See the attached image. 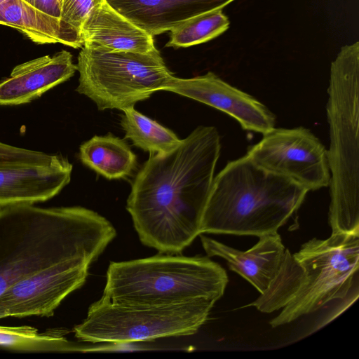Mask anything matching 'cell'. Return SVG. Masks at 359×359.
<instances>
[{"mask_svg":"<svg viewBox=\"0 0 359 359\" xmlns=\"http://www.w3.org/2000/svg\"><path fill=\"white\" fill-rule=\"evenodd\" d=\"M220 149L217 128L201 126L171 151L149 154L126 202L143 245L180 254L201 234Z\"/></svg>","mask_w":359,"mask_h":359,"instance_id":"6da1fadb","label":"cell"},{"mask_svg":"<svg viewBox=\"0 0 359 359\" xmlns=\"http://www.w3.org/2000/svg\"><path fill=\"white\" fill-rule=\"evenodd\" d=\"M116 235L109 221L83 207L0 206V294L55 264L77 258L93 262Z\"/></svg>","mask_w":359,"mask_h":359,"instance_id":"7a4b0ae2","label":"cell"},{"mask_svg":"<svg viewBox=\"0 0 359 359\" xmlns=\"http://www.w3.org/2000/svg\"><path fill=\"white\" fill-rule=\"evenodd\" d=\"M359 236L332 233L313 238L291 254L286 249L279 271L268 289L249 306L263 313L281 309L273 327L291 323L343 300L358 284Z\"/></svg>","mask_w":359,"mask_h":359,"instance_id":"3957f363","label":"cell"},{"mask_svg":"<svg viewBox=\"0 0 359 359\" xmlns=\"http://www.w3.org/2000/svg\"><path fill=\"white\" fill-rule=\"evenodd\" d=\"M308 191L257 165L246 155L229 161L214 177L201 233L262 236L277 233Z\"/></svg>","mask_w":359,"mask_h":359,"instance_id":"277c9868","label":"cell"},{"mask_svg":"<svg viewBox=\"0 0 359 359\" xmlns=\"http://www.w3.org/2000/svg\"><path fill=\"white\" fill-rule=\"evenodd\" d=\"M326 106L332 233L359 236V42L343 46L330 67Z\"/></svg>","mask_w":359,"mask_h":359,"instance_id":"5b68a950","label":"cell"},{"mask_svg":"<svg viewBox=\"0 0 359 359\" xmlns=\"http://www.w3.org/2000/svg\"><path fill=\"white\" fill-rule=\"evenodd\" d=\"M227 283L225 270L207 257L159 254L111 262L102 297L114 303L143 306L217 302Z\"/></svg>","mask_w":359,"mask_h":359,"instance_id":"8992f818","label":"cell"},{"mask_svg":"<svg viewBox=\"0 0 359 359\" xmlns=\"http://www.w3.org/2000/svg\"><path fill=\"white\" fill-rule=\"evenodd\" d=\"M216 302L143 306L117 304L101 298L93 303L74 332L81 341L135 343L157 338L195 334L208 320Z\"/></svg>","mask_w":359,"mask_h":359,"instance_id":"52a82bcc","label":"cell"},{"mask_svg":"<svg viewBox=\"0 0 359 359\" xmlns=\"http://www.w3.org/2000/svg\"><path fill=\"white\" fill-rule=\"evenodd\" d=\"M76 90L92 100L99 110L134 107L163 90L173 76L158 50L144 53L113 51L83 44L78 56Z\"/></svg>","mask_w":359,"mask_h":359,"instance_id":"ba28073f","label":"cell"},{"mask_svg":"<svg viewBox=\"0 0 359 359\" xmlns=\"http://www.w3.org/2000/svg\"><path fill=\"white\" fill-rule=\"evenodd\" d=\"M246 156L259 167L309 191L329 186L327 150L307 128H273L250 147Z\"/></svg>","mask_w":359,"mask_h":359,"instance_id":"9c48e42d","label":"cell"},{"mask_svg":"<svg viewBox=\"0 0 359 359\" xmlns=\"http://www.w3.org/2000/svg\"><path fill=\"white\" fill-rule=\"evenodd\" d=\"M92 263L69 259L13 283L0 294V319L52 316L65 297L83 286Z\"/></svg>","mask_w":359,"mask_h":359,"instance_id":"30bf717a","label":"cell"},{"mask_svg":"<svg viewBox=\"0 0 359 359\" xmlns=\"http://www.w3.org/2000/svg\"><path fill=\"white\" fill-rule=\"evenodd\" d=\"M163 90L181 95L222 111L234 118L246 130L264 135L275 128V116L264 104L212 72L189 79L172 76Z\"/></svg>","mask_w":359,"mask_h":359,"instance_id":"8fae6325","label":"cell"},{"mask_svg":"<svg viewBox=\"0 0 359 359\" xmlns=\"http://www.w3.org/2000/svg\"><path fill=\"white\" fill-rule=\"evenodd\" d=\"M72 164L60 154L0 165V206L46 201L71 180Z\"/></svg>","mask_w":359,"mask_h":359,"instance_id":"7c38bea8","label":"cell"},{"mask_svg":"<svg viewBox=\"0 0 359 359\" xmlns=\"http://www.w3.org/2000/svg\"><path fill=\"white\" fill-rule=\"evenodd\" d=\"M76 71L72 55L65 50L18 65L9 77L0 81V104L29 103L70 79Z\"/></svg>","mask_w":359,"mask_h":359,"instance_id":"4fadbf2b","label":"cell"},{"mask_svg":"<svg viewBox=\"0 0 359 359\" xmlns=\"http://www.w3.org/2000/svg\"><path fill=\"white\" fill-rule=\"evenodd\" d=\"M199 236L208 257L225 259L231 270L250 282L260 294L277 275L286 250L278 233L259 237V241L247 251L234 249L202 233Z\"/></svg>","mask_w":359,"mask_h":359,"instance_id":"5bb4252c","label":"cell"},{"mask_svg":"<svg viewBox=\"0 0 359 359\" xmlns=\"http://www.w3.org/2000/svg\"><path fill=\"white\" fill-rule=\"evenodd\" d=\"M234 0H106L137 27L154 36L170 31L187 20L223 8Z\"/></svg>","mask_w":359,"mask_h":359,"instance_id":"9a60e30c","label":"cell"},{"mask_svg":"<svg viewBox=\"0 0 359 359\" xmlns=\"http://www.w3.org/2000/svg\"><path fill=\"white\" fill-rule=\"evenodd\" d=\"M81 36L83 44L113 51L148 53L158 50L154 36L118 13L106 0L92 10L81 27Z\"/></svg>","mask_w":359,"mask_h":359,"instance_id":"2e32d148","label":"cell"},{"mask_svg":"<svg viewBox=\"0 0 359 359\" xmlns=\"http://www.w3.org/2000/svg\"><path fill=\"white\" fill-rule=\"evenodd\" d=\"M0 24L14 28L37 44L57 43L81 48L79 35L61 20L47 15L25 0H0Z\"/></svg>","mask_w":359,"mask_h":359,"instance_id":"e0dca14e","label":"cell"},{"mask_svg":"<svg viewBox=\"0 0 359 359\" xmlns=\"http://www.w3.org/2000/svg\"><path fill=\"white\" fill-rule=\"evenodd\" d=\"M83 164L108 180L130 176L137 165V157L123 139L108 134L94 136L80 146Z\"/></svg>","mask_w":359,"mask_h":359,"instance_id":"ac0fdd59","label":"cell"},{"mask_svg":"<svg viewBox=\"0 0 359 359\" xmlns=\"http://www.w3.org/2000/svg\"><path fill=\"white\" fill-rule=\"evenodd\" d=\"M122 111L121 125L125 138L130 140L133 145L149 154H165L181 143L182 140L172 130L136 111L134 107Z\"/></svg>","mask_w":359,"mask_h":359,"instance_id":"d6986e66","label":"cell"},{"mask_svg":"<svg viewBox=\"0 0 359 359\" xmlns=\"http://www.w3.org/2000/svg\"><path fill=\"white\" fill-rule=\"evenodd\" d=\"M0 346L28 352H84L86 347L67 339L60 331L39 332L31 326H0Z\"/></svg>","mask_w":359,"mask_h":359,"instance_id":"ffe728a7","label":"cell"},{"mask_svg":"<svg viewBox=\"0 0 359 359\" xmlns=\"http://www.w3.org/2000/svg\"><path fill=\"white\" fill-rule=\"evenodd\" d=\"M228 17L222 8L192 17L170 30L166 47L186 48L212 40L229 27Z\"/></svg>","mask_w":359,"mask_h":359,"instance_id":"44dd1931","label":"cell"},{"mask_svg":"<svg viewBox=\"0 0 359 359\" xmlns=\"http://www.w3.org/2000/svg\"><path fill=\"white\" fill-rule=\"evenodd\" d=\"M104 1L62 0L61 20L81 36V27L88 16L94 8Z\"/></svg>","mask_w":359,"mask_h":359,"instance_id":"7402d4cb","label":"cell"},{"mask_svg":"<svg viewBox=\"0 0 359 359\" xmlns=\"http://www.w3.org/2000/svg\"><path fill=\"white\" fill-rule=\"evenodd\" d=\"M35 8L61 20L62 0H25Z\"/></svg>","mask_w":359,"mask_h":359,"instance_id":"603a6c76","label":"cell"},{"mask_svg":"<svg viewBox=\"0 0 359 359\" xmlns=\"http://www.w3.org/2000/svg\"><path fill=\"white\" fill-rule=\"evenodd\" d=\"M20 153L19 147L0 142V165L17 161Z\"/></svg>","mask_w":359,"mask_h":359,"instance_id":"cb8c5ba5","label":"cell"}]
</instances>
